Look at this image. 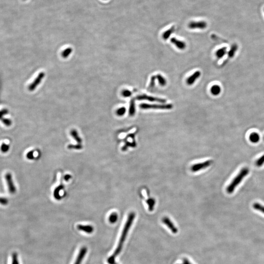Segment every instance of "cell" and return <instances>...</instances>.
<instances>
[{
	"instance_id": "obj_34",
	"label": "cell",
	"mask_w": 264,
	"mask_h": 264,
	"mask_svg": "<svg viewBox=\"0 0 264 264\" xmlns=\"http://www.w3.org/2000/svg\"><path fill=\"white\" fill-rule=\"evenodd\" d=\"M12 264H19L18 256L16 253H14L12 255Z\"/></svg>"
},
{
	"instance_id": "obj_31",
	"label": "cell",
	"mask_w": 264,
	"mask_h": 264,
	"mask_svg": "<svg viewBox=\"0 0 264 264\" xmlns=\"http://www.w3.org/2000/svg\"><path fill=\"white\" fill-rule=\"evenodd\" d=\"M122 96L124 97H129L131 96L132 93L128 90H124L121 93Z\"/></svg>"
},
{
	"instance_id": "obj_8",
	"label": "cell",
	"mask_w": 264,
	"mask_h": 264,
	"mask_svg": "<svg viewBox=\"0 0 264 264\" xmlns=\"http://www.w3.org/2000/svg\"><path fill=\"white\" fill-rule=\"evenodd\" d=\"M45 76V73L44 72H41L38 74L37 77L36 78L34 81L30 84L29 86V90L30 91H33L35 90L36 87L41 83L42 80L43 79Z\"/></svg>"
},
{
	"instance_id": "obj_15",
	"label": "cell",
	"mask_w": 264,
	"mask_h": 264,
	"mask_svg": "<svg viewBox=\"0 0 264 264\" xmlns=\"http://www.w3.org/2000/svg\"><path fill=\"white\" fill-rule=\"evenodd\" d=\"M227 47H223L216 51L215 55L218 59H221L227 53Z\"/></svg>"
},
{
	"instance_id": "obj_5",
	"label": "cell",
	"mask_w": 264,
	"mask_h": 264,
	"mask_svg": "<svg viewBox=\"0 0 264 264\" xmlns=\"http://www.w3.org/2000/svg\"><path fill=\"white\" fill-rule=\"evenodd\" d=\"M212 163V160H208L201 163H196L192 166L191 170L193 172H198L200 171L201 170L204 169L209 167L211 165Z\"/></svg>"
},
{
	"instance_id": "obj_6",
	"label": "cell",
	"mask_w": 264,
	"mask_h": 264,
	"mask_svg": "<svg viewBox=\"0 0 264 264\" xmlns=\"http://www.w3.org/2000/svg\"><path fill=\"white\" fill-rule=\"evenodd\" d=\"M136 99L138 100H148L151 102H157L161 103H165L166 102V100L164 99L149 96L146 95H139L136 97Z\"/></svg>"
},
{
	"instance_id": "obj_11",
	"label": "cell",
	"mask_w": 264,
	"mask_h": 264,
	"mask_svg": "<svg viewBox=\"0 0 264 264\" xmlns=\"http://www.w3.org/2000/svg\"><path fill=\"white\" fill-rule=\"evenodd\" d=\"M171 42L173 44L175 45L178 49L180 50H184L187 47V45L185 42L178 40L176 38H172L171 39Z\"/></svg>"
},
{
	"instance_id": "obj_29",
	"label": "cell",
	"mask_w": 264,
	"mask_h": 264,
	"mask_svg": "<svg viewBox=\"0 0 264 264\" xmlns=\"http://www.w3.org/2000/svg\"><path fill=\"white\" fill-rule=\"evenodd\" d=\"M1 151L3 153H7L8 152L9 149V146L7 144L5 143H3L2 144L1 146Z\"/></svg>"
},
{
	"instance_id": "obj_35",
	"label": "cell",
	"mask_w": 264,
	"mask_h": 264,
	"mask_svg": "<svg viewBox=\"0 0 264 264\" xmlns=\"http://www.w3.org/2000/svg\"><path fill=\"white\" fill-rule=\"evenodd\" d=\"M8 201L7 198L4 197H0V204L3 205H7L8 204Z\"/></svg>"
},
{
	"instance_id": "obj_20",
	"label": "cell",
	"mask_w": 264,
	"mask_h": 264,
	"mask_svg": "<svg viewBox=\"0 0 264 264\" xmlns=\"http://www.w3.org/2000/svg\"><path fill=\"white\" fill-rule=\"evenodd\" d=\"M156 79L158 80L159 83V85L160 86L164 87V86H165L166 85V84H167V80H166L165 78L163 76H162V75L159 74L156 75Z\"/></svg>"
},
{
	"instance_id": "obj_41",
	"label": "cell",
	"mask_w": 264,
	"mask_h": 264,
	"mask_svg": "<svg viewBox=\"0 0 264 264\" xmlns=\"http://www.w3.org/2000/svg\"></svg>"
},
{
	"instance_id": "obj_24",
	"label": "cell",
	"mask_w": 264,
	"mask_h": 264,
	"mask_svg": "<svg viewBox=\"0 0 264 264\" xmlns=\"http://www.w3.org/2000/svg\"><path fill=\"white\" fill-rule=\"evenodd\" d=\"M253 208L255 210L259 211L264 214V206L258 202H255L253 205Z\"/></svg>"
},
{
	"instance_id": "obj_2",
	"label": "cell",
	"mask_w": 264,
	"mask_h": 264,
	"mask_svg": "<svg viewBox=\"0 0 264 264\" xmlns=\"http://www.w3.org/2000/svg\"><path fill=\"white\" fill-rule=\"evenodd\" d=\"M250 170L247 167H244L241 170L239 173L233 179L230 184L228 185L226 188V191L229 194H231L234 192L235 188L243 180L244 178L248 175Z\"/></svg>"
},
{
	"instance_id": "obj_21",
	"label": "cell",
	"mask_w": 264,
	"mask_h": 264,
	"mask_svg": "<svg viewBox=\"0 0 264 264\" xmlns=\"http://www.w3.org/2000/svg\"><path fill=\"white\" fill-rule=\"evenodd\" d=\"M71 135L72 137H73V138L75 139V141L78 143H79V144L81 143V138H80V137L78 135V134L77 131H76L75 130H71Z\"/></svg>"
},
{
	"instance_id": "obj_14",
	"label": "cell",
	"mask_w": 264,
	"mask_h": 264,
	"mask_svg": "<svg viewBox=\"0 0 264 264\" xmlns=\"http://www.w3.org/2000/svg\"><path fill=\"white\" fill-rule=\"evenodd\" d=\"M238 45L236 44H234L231 46L230 49H229V50L227 53L228 59H230L233 58L234 55L236 54V53L238 50Z\"/></svg>"
},
{
	"instance_id": "obj_1",
	"label": "cell",
	"mask_w": 264,
	"mask_h": 264,
	"mask_svg": "<svg viewBox=\"0 0 264 264\" xmlns=\"http://www.w3.org/2000/svg\"><path fill=\"white\" fill-rule=\"evenodd\" d=\"M135 217V214L134 212H132L130 213L129 215L128 216L127 220L126 221L123 229L122 230V234L120 236L118 246H117L114 252V253L113 254V255H111L107 259V262L109 264H114L116 263L115 262V259L122 250L124 243L125 242L126 237L127 236L128 233L130 230V227H131L132 225L133 224Z\"/></svg>"
},
{
	"instance_id": "obj_42",
	"label": "cell",
	"mask_w": 264,
	"mask_h": 264,
	"mask_svg": "<svg viewBox=\"0 0 264 264\" xmlns=\"http://www.w3.org/2000/svg\"><path fill=\"white\" fill-rule=\"evenodd\" d=\"M24 1H26V0H24Z\"/></svg>"
},
{
	"instance_id": "obj_39",
	"label": "cell",
	"mask_w": 264,
	"mask_h": 264,
	"mask_svg": "<svg viewBox=\"0 0 264 264\" xmlns=\"http://www.w3.org/2000/svg\"><path fill=\"white\" fill-rule=\"evenodd\" d=\"M71 175H66V176L64 177L65 180L66 181H68L69 180L71 179Z\"/></svg>"
},
{
	"instance_id": "obj_37",
	"label": "cell",
	"mask_w": 264,
	"mask_h": 264,
	"mask_svg": "<svg viewBox=\"0 0 264 264\" xmlns=\"http://www.w3.org/2000/svg\"><path fill=\"white\" fill-rule=\"evenodd\" d=\"M8 113V111L7 109H4L3 110L0 111V118L3 117V116L5 114Z\"/></svg>"
},
{
	"instance_id": "obj_12",
	"label": "cell",
	"mask_w": 264,
	"mask_h": 264,
	"mask_svg": "<svg viewBox=\"0 0 264 264\" xmlns=\"http://www.w3.org/2000/svg\"><path fill=\"white\" fill-rule=\"evenodd\" d=\"M87 248L85 247H83L80 250L79 254L78 255L77 257L76 258V261L74 264H81L83 258L85 256L86 254L87 253Z\"/></svg>"
},
{
	"instance_id": "obj_40",
	"label": "cell",
	"mask_w": 264,
	"mask_h": 264,
	"mask_svg": "<svg viewBox=\"0 0 264 264\" xmlns=\"http://www.w3.org/2000/svg\"><path fill=\"white\" fill-rule=\"evenodd\" d=\"M117 264V263H115V264Z\"/></svg>"
},
{
	"instance_id": "obj_33",
	"label": "cell",
	"mask_w": 264,
	"mask_h": 264,
	"mask_svg": "<svg viewBox=\"0 0 264 264\" xmlns=\"http://www.w3.org/2000/svg\"><path fill=\"white\" fill-rule=\"evenodd\" d=\"M68 149H74L79 150V149H81L82 148V146L80 144L69 145L68 147Z\"/></svg>"
},
{
	"instance_id": "obj_25",
	"label": "cell",
	"mask_w": 264,
	"mask_h": 264,
	"mask_svg": "<svg viewBox=\"0 0 264 264\" xmlns=\"http://www.w3.org/2000/svg\"><path fill=\"white\" fill-rule=\"evenodd\" d=\"M72 50L71 47H68L62 52V56L64 58H67L70 56L72 53Z\"/></svg>"
},
{
	"instance_id": "obj_23",
	"label": "cell",
	"mask_w": 264,
	"mask_h": 264,
	"mask_svg": "<svg viewBox=\"0 0 264 264\" xmlns=\"http://www.w3.org/2000/svg\"><path fill=\"white\" fill-rule=\"evenodd\" d=\"M118 219V215L116 212H113L111 214L109 218V221L111 223H114L117 222Z\"/></svg>"
},
{
	"instance_id": "obj_16",
	"label": "cell",
	"mask_w": 264,
	"mask_h": 264,
	"mask_svg": "<svg viewBox=\"0 0 264 264\" xmlns=\"http://www.w3.org/2000/svg\"><path fill=\"white\" fill-rule=\"evenodd\" d=\"M249 139L252 143H257L260 141V135L257 133L253 132L250 134Z\"/></svg>"
},
{
	"instance_id": "obj_10",
	"label": "cell",
	"mask_w": 264,
	"mask_h": 264,
	"mask_svg": "<svg viewBox=\"0 0 264 264\" xmlns=\"http://www.w3.org/2000/svg\"><path fill=\"white\" fill-rule=\"evenodd\" d=\"M201 75V73L200 71H196L189 76V77L187 79V83L188 85L191 86L194 84L196 82V80L199 78L200 76Z\"/></svg>"
},
{
	"instance_id": "obj_7",
	"label": "cell",
	"mask_w": 264,
	"mask_h": 264,
	"mask_svg": "<svg viewBox=\"0 0 264 264\" xmlns=\"http://www.w3.org/2000/svg\"><path fill=\"white\" fill-rule=\"evenodd\" d=\"M5 179L8 186L9 192L12 194H14L16 192V188L13 183L11 174L10 173H7L5 175Z\"/></svg>"
},
{
	"instance_id": "obj_38",
	"label": "cell",
	"mask_w": 264,
	"mask_h": 264,
	"mask_svg": "<svg viewBox=\"0 0 264 264\" xmlns=\"http://www.w3.org/2000/svg\"><path fill=\"white\" fill-rule=\"evenodd\" d=\"M183 264H192L188 261V259H183Z\"/></svg>"
},
{
	"instance_id": "obj_43",
	"label": "cell",
	"mask_w": 264,
	"mask_h": 264,
	"mask_svg": "<svg viewBox=\"0 0 264 264\" xmlns=\"http://www.w3.org/2000/svg\"></svg>"
},
{
	"instance_id": "obj_22",
	"label": "cell",
	"mask_w": 264,
	"mask_h": 264,
	"mask_svg": "<svg viewBox=\"0 0 264 264\" xmlns=\"http://www.w3.org/2000/svg\"><path fill=\"white\" fill-rule=\"evenodd\" d=\"M146 202L148 205L149 210L150 211H152L154 210V206L155 205V200L153 198L149 199Z\"/></svg>"
},
{
	"instance_id": "obj_9",
	"label": "cell",
	"mask_w": 264,
	"mask_h": 264,
	"mask_svg": "<svg viewBox=\"0 0 264 264\" xmlns=\"http://www.w3.org/2000/svg\"><path fill=\"white\" fill-rule=\"evenodd\" d=\"M162 222L164 225H165L170 230L172 231L173 233L174 234L177 233L178 231L177 228L175 226L174 224L173 223L169 218L167 217H163L162 219Z\"/></svg>"
},
{
	"instance_id": "obj_28",
	"label": "cell",
	"mask_w": 264,
	"mask_h": 264,
	"mask_svg": "<svg viewBox=\"0 0 264 264\" xmlns=\"http://www.w3.org/2000/svg\"><path fill=\"white\" fill-rule=\"evenodd\" d=\"M126 108L125 107H122L117 109V116L121 117V116L124 115L126 113Z\"/></svg>"
},
{
	"instance_id": "obj_18",
	"label": "cell",
	"mask_w": 264,
	"mask_h": 264,
	"mask_svg": "<svg viewBox=\"0 0 264 264\" xmlns=\"http://www.w3.org/2000/svg\"><path fill=\"white\" fill-rule=\"evenodd\" d=\"M129 113V115L132 117L134 116L135 114V100L134 99H132L130 101Z\"/></svg>"
},
{
	"instance_id": "obj_13",
	"label": "cell",
	"mask_w": 264,
	"mask_h": 264,
	"mask_svg": "<svg viewBox=\"0 0 264 264\" xmlns=\"http://www.w3.org/2000/svg\"><path fill=\"white\" fill-rule=\"evenodd\" d=\"M77 228L78 230L84 231V232H85L89 234H91L93 232V230H94L93 226H92L91 225L85 226V225H78L77 226Z\"/></svg>"
},
{
	"instance_id": "obj_26",
	"label": "cell",
	"mask_w": 264,
	"mask_h": 264,
	"mask_svg": "<svg viewBox=\"0 0 264 264\" xmlns=\"http://www.w3.org/2000/svg\"><path fill=\"white\" fill-rule=\"evenodd\" d=\"M63 188V185H60L58 187H57L54 191V196L55 198L57 200L60 199V196L59 195V192Z\"/></svg>"
},
{
	"instance_id": "obj_3",
	"label": "cell",
	"mask_w": 264,
	"mask_h": 264,
	"mask_svg": "<svg viewBox=\"0 0 264 264\" xmlns=\"http://www.w3.org/2000/svg\"><path fill=\"white\" fill-rule=\"evenodd\" d=\"M141 109L144 110L156 109V110H171L173 106L171 104H149L142 103L139 105Z\"/></svg>"
},
{
	"instance_id": "obj_27",
	"label": "cell",
	"mask_w": 264,
	"mask_h": 264,
	"mask_svg": "<svg viewBox=\"0 0 264 264\" xmlns=\"http://www.w3.org/2000/svg\"><path fill=\"white\" fill-rule=\"evenodd\" d=\"M264 164V155L262 156L255 162V165L257 167H261Z\"/></svg>"
},
{
	"instance_id": "obj_17",
	"label": "cell",
	"mask_w": 264,
	"mask_h": 264,
	"mask_svg": "<svg viewBox=\"0 0 264 264\" xmlns=\"http://www.w3.org/2000/svg\"><path fill=\"white\" fill-rule=\"evenodd\" d=\"M210 92H211L212 95H213L214 96H217L221 93V87H220L218 85H214L212 86L211 88Z\"/></svg>"
},
{
	"instance_id": "obj_32",
	"label": "cell",
	"mask_w": 264,
	"mask_h": 264,
	"mask_svg": "<svg viewBox=\"0 0 264 264\" xmlns=\"http://www.w3.org/2000/svg\"><path fill=\"white\" fill-rule=\"evenodd\" d=\"M156 79V75H153L151 78L150 85L149 86V89H153L155 85V80Z\"/></svg>"
},
{
	"instance_id": "obj_19",
	"label": "cell",
	"mask_w": 264,
	"mask_h": 264,
	"mask_svg": "<svg viewBox=\"0 0 264 264\" xmlns=\"http://www.w3.org/2000/svg\"><path fill=\"white\" fill-rule=\"evenodd\" d=\"M175 26H173L171 27L170 29L166 30L164 32V33L162 34V38L164 40H166L169 38L170 36L171 35V34L175 32Z\"/></svg>"
},
{
	"instance_id": "obj_30",
	"label": "cell",
	"mask_w": 264,
	"mask_h": 264,
	"mask_svg": "<svg viewBox=\"0 0 264 264\" xmlns=\"http://www.w3.org/2000/svg\"><path fill=\"white\" fill-rule=\"evenodd\" d=\"M0 120L3 122V123L5 125L7 126H11V124H12L11 120H9V119H8V118L2 117V118H0Z\"/></svg>"
},
{
	"instance_id": "obj_4",
	"label": "cell",
	"mask_w": 264,
	"mask_h": 264,
	"mask_svg": "<svg viewBox=\"0 0 264 264\" xmlns=\"http://www.w3.org/2000/svg\"><path fill=\"white\" fill-rule=\"evenodd\" d=\"M208 26V24L205 21H192L188 25L189 29H204Z\"/></svg>"
},
{
	"instance_id": "obj_36",
	"label": "cell",
	"mask_w": 264,
	"mask_h": 264,
	"mask_svg": "<svg viewBox=\"0 0 264 264\" xmlns=\"http://www.w3.org/2000/svg\"><path fill=\"white\" fill-rule=\"evenodd\" d=\"M26 157L28 159H34V156H33V151H30L26 155Z\"/></svg>"
}]
</instances>
